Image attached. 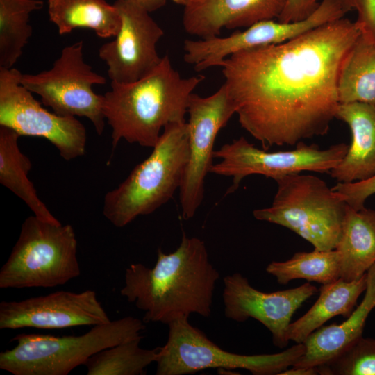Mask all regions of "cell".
<instances>
[{
    "mask_svg": "<svg viewBox=\"0 0 375 375\" xmlns=\"http://www.w3.org/2000/svg\"><path fill=\"white\" fill-rule=\"evenodd\" d=\"M219 278L204 241L183 233L174 252L165 253L158 249L153 267L130 265L120 294L144 312V322L168 325L192 313L209 317Z\"/></svg>",
    "mask_w": 375,
    "mask_h": 375,
    "instance_id": "cell-2",
    "label": "cell"
},
{
    "mask_svg": "<svg viewBox=\"0 0 375 375\" xmlns=\"http://www.w3.org/2000/svg\"><path fill=\"white\" fill-rule=\"evenodd\" d=\"M318 374L316 367L302 368L292 367L290 369H285L280 373L279 375H316Z\"/></svg>",
    "mask_w": 375,
    "mask_h": 375,
    "instance_id": "cell-33",
    "label": "cell"
},
{
    "mask_svg": "<svg viewBox=\"0 0 375 375\" xmlns=\"http://www.w3.org/2000/svg\"><path fill=\"white\" fill-rule=\"evenodd\" d=\"M48 14L60 35L86 28L108 38L115 37L121 26L117 8L106 0H48Z\"/></svg>",
    "mask_w": 375,
    "mask_h": 375,
    "instance_id": "cell-22",
    "label": "cell"
},
{
    "mask_svg": "<svg viewBox=\"0 0 375 375\" xmlns=\"http://www.w3.org/2000/svg\"><path fill=\"white\" fill-rule=\"evenodd\" d=\"M203 80L201 75L182 77L166 54L151 73L136 81H111L102 108L112 128V149L122 140L153 148L167 124L185 122L190 96Z\"/></svg>",
    "mask_w": 375,
    "mask_h": 375,
    "instance_id": "cell-3",
    "label": "cell"
},
{
    "mask_svg": "<svg viewBox=\"0 0 375 375\" xmlns=\"http://www.w3.org/2000/svg\"><path fill=\"white\" fill-rule=\"evenodd\" d=\"M224 315L238 322L253 318L272 333L274 346H287L288 326L295 311L317 288L307 282L297 288L274 292H263L251 285L248 279L235 272L223 278Z\"/></svg>",
    "mask_w": 375,
    "mask_h": 375,
    "instance_id": "cell-16",
    "label": "cell"
},
{
    "mask_svg": "<svg viewBox=\"0 0 375 375\" xmlns=\"http://www.w3.org/2000/svg\"><path fill=\"white\" fill-rule=\"evenodd\" d=\"M340 103L375 105V44L360 34L345 56L339 72Z\"/></svg>",
    "mask_w": 375,
    "mask_h": 375,
    "instance_id": "cell-24",
    "label": "cell"
},
{
    "mask_svg": "<svg viewBox=\"0 0 375 375\" xmlns=\"http://www.w3.org/2000/svg\"><path fill=\"white\" fill-rule=\"evenodd\" d=\"M349 145L339 143L321 149L316 144L301 141L290 151L269 152L251 144L244 137L233 140L215 150L210 173L232 177L233 184L226 192L235 191L245 177L260 174L274 181L287 175L303 172L329 173L346 155Z\"/></svg>",
    "mask_w": 375,
    "mask_h": 375,
    "instance_id": "cell-10",
    "label": "cell"
},
{
    "mask_svg": "<svg viewBox=\"0 0 375 375\" xmlns=\"http://www.w3.org/2000/svg\"><path fill=\"white\" fill-rule=\"evenodd\" d=\"M275 181L271 206L254 210L253 217L291 230L315 249H335L348 206L344 195L312 175L294 174Z\"/></svg>",
    "mask_w": 375,
    "mask_h": 375,
    "instance_id": "cell-6",
    "label": "cell"
},
{
    "mask_svg": "<svg viewBox=\"0 0 375 375\" xmlns=\"http://www.w3.org/2000/svg\"><path fill=\"white\" fill-rule=\"evenodd\" d=\"M366 288L367 273L354 281H346L340 278L322 285L319 296L313 306L305 315L290 324L288 339L296 344L303 343L312 332L330 319L337 315L347 319Z\"/></svg>",
    "mask_w": 375,
    "mask_h": 375,
    "instance_id": "cell-21",
    "label": "cell"
},
{
    "mask_svg": "<svg viewBox=\"0 0 375 375\" xmlns=\"http://www.w3.org/2000/svg\"><path fill=\"white\" fill-rule=\"evenodd\" d=\"M287 0H193L184 6L186 33L200 38L218 36L223 28L249 27L278 19Z\"/></svg>",
    "mask_w": 375,
    "mask_h": 375,
    "instance_id": "cell-17",
    "label": "cell"
},
{
    "mask_svg": "<svg viewBox=\"0 0 375 375\" xmlns=\"http://www.w3.org/2000/svg\"><path fill=\"white\" fill-rule=\"evenodd\" d=\"M188 114L189 159L179 188L184 219L193 217L203 201L205 178L213 165L215 139L235 114V107L223 84L208 97L193 92L189 100Z\"/></svg>",
    "mask_w": 375,
    "mask_h": 375,
    "instance_id": "cell-12",
    "label": "cell"
},
{
    "mask_svg": "<svg viewBox=\"0 0 375 375\" xmlns=\"http://www.w3.org/2000/svg\"><path fill=\"white\" fill-rule=\"evenodd\" d=\"M111 322L97 293L57 291L21 301L0 303V328L59 329Z\"/></svg>",
    "mask_w": 375,
    "mask_h": 375,
    "instance_id": "cell-15",
    "label": "cell"
},
{
    "mask_svg": "<svg viewBox=\"0 0 375 375\" xmlns=\"http://www.w3.org/2000/svg\"><path fill=\"white\" fill-rule=\"evenodd\" d=\"M316 369L321 375H375V339L359 337Z\"/></svg>",
    "mask_w": 375,
    "mask_h": 375,
    "instance_id": "cell-28",
    "label": "cell"
},
{
    "mask_svg": "<svg viewBox=\"0 0 375 375\" xmlns=\"http://www.w3.org/2000/svg\"><path fill=\"white\" fill-rule=\"evenodd\" d=\"M266 272L281 285L295 279L325 285L340 278L339 254L336 249L297 252L288 260L271 262Z\"/></svg>",
    "mask_w": 375,
    "mask_h": 375,
    "instance_id": "cell-26",
    "label": "cell"
},
{
    "mask_svg": "<svg viewBox=\"0 0 375 375\" xmlns=\"http://www.w3.org/2000/svg\"><path fill=\"white\" fill-rule=\"evenodd\" d=\"M188 159L187 122L167 124L149 157L106 194L104 217L115 227L122 228L138 217L156 211L179 190Z\"/></svg>",
    "mask_w": 375,
    "mask_h": 375,
    "instance_id": "cell-4",
    "label": "cell"
},
{
    "mask_svg": "<svg viewBox=\"0 0 375 375\" xmlns=\"http://www.w3.org/2000/svg\"><path fill=\"white\" fill-rule=\"evenodd\" d=\"M80 274L73 227L31 215L23 222L19 238L1 268L0 288H52Z\"/></svg>",
    "mask_w": 375,
    "mask_h": 375,
    "instance_id": "cell-7",
    "label": "cell"
},
{
    "mask_svg": "<svg viewBox=\"0 0 375 375\" xmlns=\"http://www.w3.org/2000/svg\"><path fill=\"white\" fill-rule=\"evenodd\" d=\"M340 278L351 281L365 275L375 263V210H355L349 205L342 235L335 249Z\"/></svg>",
    "mask_w": 375,
    "mask_h": 375,
    "instance_id": "cell-20",
    "label": "cell"
},
{
    "mask_svg": "<svg viewBox=\"0 0 375 375\" xmlns=\"http://www.w3.org/2000/svg\"><path fill=\"white\" fill-rule=\"evenodd\" d=\"M348 12L339 0H322L315 11L301 21L284 23L274 19L264 20L226 37L218 35L197 40L187 39L183 43V59L197 72L220 67L226 58L235 53L285 42L342 18Z\"/></svg>",
    "mask_w": 375,
    "mask_h": 375,
    "instance_id": "cell-13",
    "label": "cell"
},
{
    "mask_svg": "<svg viewBox=\"0 0 375 375\" xmlns=\"http://www.w3.org/2000/svg\"><path fill=\"white\" fill-rule=\"evenodd\" d=\"M106 83V78L85 62L81 40L64 47L49 69L20 76V83L39 95L42 103L53 112L86 117L99 135L103 133L106 122L103 95L96 94L92 87Z\"/></svg>",
    "mask_w": 375,
    "mask_h": 375,
    "instance_id": "cell-9",
    "label": "cell"
},
{
    "mask_svg": "<svg viewBox=\"0 0 375 375\" xmlns=\"http://www.w3.org/2000/svg\"><path fill=\"white\" fill-rule=\"evenodd\" d=\"M360 34L342 17L226 58L224 84L241 127L265 150L326 135L340 104L341 64Z\"/></svg>",
    "mask_w": 375,
    "mask_h": 375,
    "instance_id": "cell-1",
    "label": "cell"
},
{
    "mask_svg": "<svg viewBox=\"0 0 375 375\" xmlns=\"http://www.w3.org/2000/svg\"><path fill=\"white\" fill-rule=\"evenodd\" d=\"M341 3L349 10L354 9L353 0H339Z\"/></svg>",
    "mask_w": 375,
    "mask_h": 375,
    "instance_id": "cell-34",
    "label": "cell"
},
{
    "mask_svg": "<svg viewBox=\"0 0 375 375\" xmlns=\"http://www.w3.org/2000/svg\"><path fill=\"white\" fill-rule=\"evenodd\" d=\"M144 322L127 316L95 325L81 335L20 333L16 346L0 353V369L13 375H67L94 353L143 337Z\"/></svg>",
    "mask_w": 375,
    "mask_h": 375,
    "instance_id": "cell-5",
    "label": "cell"
},
{
    "mask_svg": "<svg viewBox=\"0 0 375 375\" xmlns=\"http://www.w3.org/2000/svg\"><path fill=\"white\" fill-rule=\"evenodd\" d=\"M322 0H287L277 20L288 23L305 19L318 8Z\"/></svg>",
    "mask_w": 375,
    "mask_h": 375,
    "instance_id": "cell-31",
    "label": "cell"
},
{
    "mask_svg": "<svg viewBox=\"0 0 375 375\" xmlns=\"http://www.w3.org/2000/svg\"><path fill=\"white\" fill-rule=\"evenodd\" d=\"M143 337L124 342L92 355L84 364L88 375H144L146 368L156 362L159 347L142 349Z\"/></svg>",
    "mask_w": 375,
    "mask_h": 375,
    "instance_id": "cell-27",
    "label": "cell"
},
{
    "mask_svg": "<svg viewBox=\"0 0 375 375\" xmlns=\"http://www.w3.org/2000/svg\"><path fill=\"white\" fill-rule=\"evenodd\" d=\"M19 137L11 128L0 126V183L21 199L34 215L48 222L60 224L40 199L28 177L32 165L19 149Z\"/></svg>",
    "mask_w": 375,
    "mask_h": 375,
    "instance_id": "cell-23",
    "label": "cell"
},
{
    "mask_svg": "<svg viewBox=\"0 0 375 375\" xmlns=\"http://www.w3.org/2000/svg\"><path fill=\"white\" fill-rule=\"evenodd\" d=\"M335 118L346 123L351 143L342 160L329 172L338 183H351L375 175V105L340 103Z\"/></svg>",
    "mask_w": 375,
    "mask_h": 375,
    "instance_id": "cell-18",
    "label": "cell"
},
{
    "mask_svg": "<svg viewBox=\"0 0 375 375\" xmlns=\"http://www.w3.org/2000/svg\"><path fill=\"white\" fill-rule=\"evenodd\" d=\"M113 5L121 18L120 28L113 40L99 48V56L106 62L111 81L128 83L160 64L156 44L164 31L140 6L127 0H116Z\"/></svg>",
    "mask_w": 375,
    "mask_h": 375,
    "instance_id": "cell-14",
    "label": "cell"
},
{
    "mask_svg": "<svg viewBox=\"0 0 375 375\" xmlns=\"http://www.w3.org/2000/svg\"><path fill=\"white\" fill-rule=\"evenodd\" d=\"M375 308V263L367 272V288L359 306L341 324L321 326L303 342L305 352L292 367L310 368L328 361L362 335L369 314Z\"/></svg>",
    "mask_w": 375,
    "mask_h": 375,
    "instance_id": "cell-19",
    "label": "cell"
},
{
    "mask_svg": "<svg viewBox=\"0 0 375 375\" xmlns=\"http://www.w3.org/2000/svg\"><path fill=\"white\" fill-rule=\"evenodd\" d=\"M165 344L159 347L156 375L192 374L207 369H244L253 375H279L292 367L303 355L305 345L297 343L276 353L242 355L220 348L188 317L177 319L168 325Z\"/></svg>",
    "mask_w": 375,
    "mask_h": 375,
    "instance_id": "cell-8",
    "label": "cell"
},
{
    "mask_svg": "<svg viewBox=\"0 0 375 375\" xmlns=\"http://www.w3.org/2000/svg\"><path fill=\"white\" fill-rule=\"evenodd\" d=\"M21 74L16 68L0 67V126L19 136L47 140L65 160L83 156L87 142L84 125L75 117L58 115L44 108L20 83Z\"/></svg>",
    "mask_w": 375,
    "mask_h": 375,
    "instance_id": "cell-11",
    "label": "cell"
},
{
    "mask_svg": "<svg viewBox=\"0 0 375 375\" xmlns=\"http://www.w3.org/2000/svg\"><path fill=\"white\" fill-rule=\"evenodd\" d=\"M41 0H0V67L12 68L32 35L30 14L43 7Z\"/></svg>",
    "mask_w": 375,
    "mask_h": 375,
    "instance_id": "cell-25",
    "label": "cell"
},
{
    "mask_svg": "<svg viewBox=\"0 0 375 375\" xmlns=\"http://www.w3.org/2000/svg\"><path fill=\"white\" fill-rule=\"evenodd\" d=\"M344 197L347 203L355 210L365 207L367 199L375 194V175L351 183H338L332 188Z\"/></svg>",
    "mask_w": 375,
    "mask_h": 375,
    "instance_id": "cell-29",
    "label": "cell"
},
{
    "mask_svg": "<svg viewBox=\"0 0 375 375\" xmlns=\"http://www.w3.org/2000/svg\"><path fill=\"white\" fill-rule=\"evenodd\" d=\"M172 1L175 3L185 6L193 0H172Z\"/></svg>",
    "mask_w": 375,
    "mask_h": 375,
    "instance_id": "cell-35",
    "label": "cell"
},
{
    "mask_svg": "<svg viewBox=\"0 0 375 375\" xmlns=\"http://www.w3.org/2000/svg\"><path fill=\"white\" fill-rule=\"evenodd\" d=\"M133 2L151 12L162 8L167 0H127Z\"/></svg>",
    "mask_w": 375,
    "mask_h": 375,
    "instance_id": "cell-32",
    "label": "cell"
},
{
    "mask_svg": "<svg viewBox=\"0 0 375 375\" xmlns=\"http://www.w3.org/2000/svg\"><path fill=\"white\" fill-rule=\"evenodd\" d=\"M358 17L355 22L362 35L375 44V0H353Z\"/></svg>",
    "mask_w": 375,
    "mask_h": 375,
    "instance_id": "cell-30",
    "label": "cell"
}]
</instances>
